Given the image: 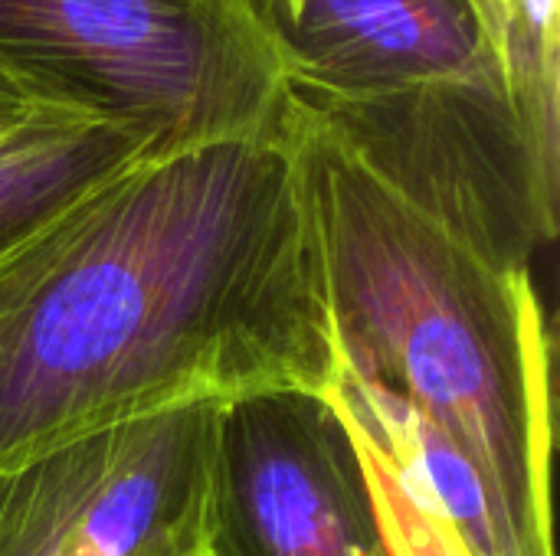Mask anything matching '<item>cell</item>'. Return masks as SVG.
Wrapping results in <instances>:
<instances>
[{"mask_svg":"<svg viewBox=\"0 0 560 556\" xmlns=\"http://www.w3.org/2000/svg\"><path fill=\"white\" fill-rule=\"evenodd\" d=\"M325 400L361 456L394 556H515L472 462L341 344Z\"/></svg>","mask_w":560,"mask_h":556,"instance_id":"8","label":"cell"},{"mask_svg":"<svg viewBox=\"0 0 560 556\" xmlns=\"http://www.w3.org/2000/svg\"><path fill=\"white\" fill-rule=\"evenodd\" d=\"M148 154L164 151L121 125L23 111L0 128V259L79 197Z\"/></svg>","mask_w":560,"mask_h":556,"instance_id":"9","label":"cell"},{"mask_svg":"<svg viewBox=\"0 0 560 556\" xmlns=\"http://www.w3.org/2000/svg\"><path fill=\"white\" fill-rule=\"evenodd\" d=\"M335 374L285 125L148 154L0 259V469L177 410L325 397Z\"/></svg>","mask_w":560,"mask_h":556,"instance_id":"1","label":"cell"},{"mask_svg":"<svg viewBox=\"0 0 560 556\" xmlns=\"http://www.w3.org/2000/svg\"><path fill=\"white\" fill-rule=\"evenodd\" d=\"M285 102L390 193L502 272H532L558 236V164L502 88Z\"/></svg>","mask_w":560,"mask_h":556,"instance_id":"4","label":"cell"},{"mask_svg":"<svg viewBox=\"0 0 560 556\" xmlns=\"http://www.w3.org/2000/svg\"><path fill=\"white\" fill-rule=\"evenodd\" d=\"M203 556H394L354 439L325 397L269 393L220 413Z\"/></svg>","mask_w":560,"mask_h":556,"instance_id":"7","label":"cell"},{"mask_svg":"<svg viewBox=\"0 0 560 556\" xmlns=\"http://www.w3.org/2000/svg\"><path fill=\"white\" fill-rule=\"evenodd\" d=\"M217 406L102 429L0 469V556H203Z\"/></svg>","mask_w":560,"mask_h":556,"instance_id":"6","label":"cell"},{"mask_svg":"<svg viewBox=\"0 0 560 556\" xmlns=\"http://www.w3.org/2000/svg\"><path fill=\"white\" fill-rule=\"evenodd\" d=\"M20 115H23V111H13V108H3V105H0V128H7L10 121H16Z\"/></svg>","mask_w":560,"mask_h":556,"instance_id":"10","label":"cell"},{"mask_svg":"<svg viewBox=\"0 0 560 556\" xmlns=\"http://www.w3.org/2000/svg\"><path fill=\"white\" fill-rule=\"evenodd\" d=\"M0 105L180 151L279 131L285 79L249 0H0Z\"/></svg>","mask_w":560,"mask_h":556,"instance_id":"3","label":"cell"},{"mask_svg":"<svg viewBox=\"0 0 560 556\" xmlns=\"http://www.w3.org/2000/svg\"><path fill=\"white\" fill-rule=\"evenodd\" d=\"M338 344L479 472L515 556H555L551 334L502 272L371 177L289 102Z\"/></svg>","mask_w":560,"mask_h":556,"instance_id":"2","label":"cell"},{"mask_svg":"<svg viewBox=\"0 0 560 556\" xmlns=\"http://www.w3.org/2000/svg\"><path fill=\"white\" fill-rule=\"evenodd\" d=\"M285 92L377 98L420 88H502L558 164V49L522 0H249ZM525 10V7H522Z\"/></svg>","mask_w":560,"mask_h":556,"instance_id":"5","label":"cell"}]
</instances>
